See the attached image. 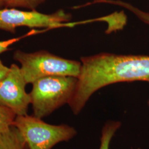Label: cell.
Segmentation results:
<instances>
[{
  "mask_svg": "<svg viewBox=\"0 0 149 149\" xmlns=\"http://www.w3.org/2000/svg\"><path fill=\"white\" fill-rule=\"evenodd\" d=\"M81 69L71 104L83 109L96 91L118 82L149 84V55L102 53L81 58Z\"/></svg>",
  "mask_w": 149,
  "mask_h": 149,
  "instance_id": "1",
  "label": "cell"
},
{
  "mask_svg": "<svg viewBox=\"0 0 149 149\" xmlns=\"http://www.w3.org/2000/svg\"><path fill=\"white\" fill-rule=\"evenodd\" d=\"M77 82L78 78L69 76H50L35 81L29 93L33 115L43 119L68 104Z\"/></svg>",
  "mask_w": 149,
  "mask_h": 149,
  "instance_id": "2",
  "label": "cell"
},
{
  "mask_svg": "<svg viewBox=\"0 0 149 149\" xmlns=\"http://www.w3.org/2000/svg\"><path fill=\"white\" fill-rule=\"evenodd\" d=\"M13 59L21 64L22 74L27 84L50 76H69L78 78L81 62L65 59L46 50L26 53L17 50Z\"/></svg>",
  "mask_w": 149,
  "mask_h": 149,
  "instance_id": "3",
  "label": "cell"
},
{
  "mask_svg": "<svg viewBox=\"0 0 149 149\" xmlns=\"http://www.w3.org/2000/svg\"><path fill=\"white\" fill-rule=\"evenodd\" d=\"M13 125L21 134L29 149H52L77 134L73 127L65 124H50L33 115L17 116Z\"/></svg>",
  "mask_w": 149,
  "mask_h": 149,
  "instance_id": "4",
  "label": "cell"
},
{
  "mask_svg": "<svg viewBox=\"0 0 149 149\" xmlns=\"http://www.w3.org/2000/svg\"><path fill=\"white\" fill-rule=\"evenodd\" d=\"M72 15L63 10L52 14H44L37 10L22 11L15 8L0 9V30L15 33L18 27L43 28L49 29L72 28L79 23L71 22Z\"/></svg>",
  "mask_w": 149,
  "mask_h": 149,
  "instance_id": "5",
  "label": "cell"
},
{
  "mask_svg": "<svg viewBox=\"0 0 149 149\" xmlns=\"http://www.w3.org/2000/svg\"><path fill=\"white\" fill-rule=\"evenodd\" d=\"M10 68L0 82V106L10 109L17 116L27 115L31 104L30 94L26 90L27 82L19 66L13 64Z\"/></svg>",
  "mask_w": 149,
  "mask_h": 149,
  "instance_id": "6",
  "label": "cell"
},
{
  "mask_svg": "<svg viewBox=\"0 0 149 149\" xmlns=\"http://www.w3.org/2000/svg\"><path fill=\"white\" fill-rule=\"evenodd\" d=\"M0 149H29L19 130L14 125L0 133Z\"/></svg>",
  "mask_w": 149,
  "mask_h": 149,
  "instance_id": "7",
  "label": "cell"
},
{
  "mask_svg": "<svg viewBox=\"0 0 149 149\" xmlns=\"http://www.w3.org/2000/svg\"><path fill=\"white\" fill-rule=\"evenodd\" d=\"M121 125L122 123L118 120H108L105 123L102 129L99 149H109L112 139Z\"/></svg>",
  "mask_w": 149,
  "mask_h": 149,
  "instance_id": "8",
  "label": "cell"
},
{
  "mask_svg": "<svg viewBox=\"0 0 149 149\" xmlns=\"http://www.w3.org/2000/svg\"><path fill=\"white\" fill-rule=\"evenodd\" d=\"M103 2L106 4L123 7L133 13L140 21L149 25V12L142 11L132 5L120 0H104Z\"/></svg>",
  "mask_w": 149,
  "mask_h": 149,
  "instance_id": "9",
  "label": "cell"
},
{
  "mask_svg": "<svg viewBox=\"0 0 149 149\" xmlns=\"http://www.w3.org/2000/svg\"><path fill=\"white\" fill-rule=\"evenodd\" d=\"M47 0H3L5 8H23L36 10Z\"/></svg>",
  "mask_w": 149,
  "mask_h": 149,
  "instance_id": "10",
  "label": "cell"
},
{
  "mask_svg": "<svg viewBox=\"0 0 149 149\" xmlns=\"http://www.w3.org/2000/svg\"><path fill=\"white\" fill-rule=\"evenodd\" d=\"M16 117L15 113L10 109L0 106V133L8 130L13 126Z\"/></svg>",
  "mask_w": 149,
  "mask_h": 149,
  "instance_id": "11",
  "label": "cell"
},
{
  "mask_svg": "<svg viewBox=\"0 0 149 149\" xmlns=\"http://www.w3.org/2000/svg\"><path fill=\"white\" fill-rule=\"evenodd\" d=\"M49 29L47 28H44L43 29H32L30 31L26 33L25 34L18 37L14 38H12L10 39H7L5 40H2L0 41V54L3 53L4 52H6L8 50H10L11 49L10 48V46H11L12 44L17 43L19 40H21L23 39H24L26 38L32 36L37 34L39 33H42L43 32H46Z\"/></svg>",
  "mask_w": 149,
  "mask_h": 149,
  "instance_id": "12",
  "label": "cell"
},
{
  "mask_svg": "<svg viewBox=\"0 0 149 149\" xmlns=\"http://www.w3.org/2000/svg\"><path fill=\"white\" fill-rule=\"evenodd\" d=\"M10 68L5 66L0 59V82L3 80L8 74Z\"/></svg>",
  "mask_w": 149,
  "mask_h": 149,
  "instance_id": "13",
  "label": "cell"
},
{
  "mask_svg": "<svg viewBox=\"0 0 149 149\" xmlns=\"http://www.w3.org/2000/svg\"><path fill=\"white\" fill-rule=\"evenodd\" d=\"M4 8H5V6L3 0H0V9H2Z\"/></svg>",
  "mask_w": 149,
  "mask_h": 149,
  "instance_id": "14",
  "label": "cell"
},
{
  "mask_svg": "<svg viewBox=\"0 0 149 149\" xmlns=\"http://www.w3.org/2000/svg\"><path fill=\"white\" fill-rule=\"evenodd\" d=\"M148 105L149 107V99L148 100Z\"/></svg>",
  "mask_w": 149,
  "mask_h": 149,
  "instance_id": "15",
  "label": "cell"
}]
</instances>
